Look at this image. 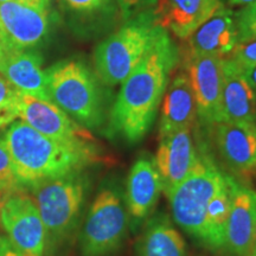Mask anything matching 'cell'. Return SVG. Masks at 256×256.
<instances>
[{
	"label": "cell",
	"mask_w": 256,
	"mask_h": 256,
	"mask_svg": "<svg viewBox=\"0 0 256 256\" xmlns=\"http://www.w3.org/2000/svg\"><path fill=\"white\" fill-rule=\"evenodd\" d=\"M238 40L256 37V2L244 6L236 16Z\"/></svg>",
	"instance_id": "25"
},
{
	"label": "cell",
	"mask_w": 256,
	"mask_h": 256,
	"mask_svg": "<svg viewBox=\"0 0 256 256\" xmlns=\"http://www.w3.org/2000/svg\"><path fill=\"white\" fill-rule=\"evenodd\" d=\"M185 68L190 80L197 115L206 126L220 121V98L223 87V57H185Z\"/></svg>",
	"instance_id": "10"
},
{
	"label": "cell",
	"mask_w": 256,
	"mask_h": 256,
	"mask_svg": "<svg viewBox=\"0 0 256 256\" xmlns=\"http://www.w3.org/2000/svg\"><path fill=\"white\" fill-rule=\"evenodd\" d=\"M234 62L241 68L256 64V37L238 40L232 52Z\"/></svg>",
	"instance_id": "26"
},
{
	"label": "cell",
	"mask_w": 256,
	"mask_h": 256,
	"mask_svg": "<svg viewBox=\"0 0 256 256\" xmlns=\"http://www.w3.org/2000/svg\"><path fill=\"white\" fill-rule=\"evenodd\" d=\"M250 256H256V230H255V238H254V244H252V250Z\"/></svg>",
	"instance_id": "33"
},
{
	"label": "cell",
	"mask_w": 256,
	"mask_h": 256,
	"mask_svg": "<svg viewBox=\"0 0 256 256\" xmlns=\"http://www.w3.org/2000/svg\"><path fill=\"white\" fill-rule=\"evenodd\" d=\"M256 230V191L238 184L226 229L223 250L228 256H250Z\"/></svg>",
	"instance_id": "16"
},
{
	"label": "cell",
	"mask_w": 256,
	"mask_h": 256,
	"mask_svg": "<svg viewBox=\"0 0 256 256\" xmlns=\"http://www.w3.org/2000/svg\"><path fill=\"white\" fill-rule=\"evenodd\" d=\"M108 0H62L66 8L78 14H92L107 4Z\"/></svg>",
	"instance_id": "27"
},
{
	"label": "cell",
	"mask_w": 256,
	"mask_h": 256,
	"mask_svg": "<svg viewBox=\"0 0 256 256\" xmlns=\"http://www.w3.org/2000/svg\"><path fill=\"white\" fill-rule=\"evenodd\" d=\"M11 2V0H0V4H2V2ZM18 2H31V4H36V5H40V2H38V0H18ZM42 6V5H40ZM46 8V6H44Z\"/></svg>",
	"instance_id": "32"
},
{
	"label": "cell",
	"mask_w": 256,
	"mask_h": 256,
	"mask_svg": "<svg viewBox=\"0 0 256 256\" xmlns=\"http://www.w3.org/2000/svg\"><path fill=\"white\" fill-rule=\"evenodd\" d=\"M238 184V182H236L235 178L229 174L226 183L218 188L215 196L211 198L206 208L198 243L208 250L214 252L223 250L226 223L232 209L234 192Z\"/></svg>",
	"instance_id": "22"
},
{
	"label": "cell",
	"mask_w": 256,
	"mask_h": 256,
	"mask_svg": "<svg viewBox=\"0 0 256 256\" xmlns=\"http://www.w3.org/2000/svg\"><path fill=\"white\" fill-rule=\"evenodd\" d=\"M4 198H5V194L0 191V209H2V200H4Z\"/></svg>",
	"instance_id": "35"
},
{
	"label": "cell",
	"mask_w": 256,
	"mask_h": 256,
	"mask_svg": "<svg viewBox=\"0 0 256 256\" xmlns=\"http://www.w3.org/2000/svg\"><path fill=\"white\" fill-rule=\"evenodd\" d=\"M255 124H256V120H255Z\"/></svg>",
	"instance_id": "36"
},
{
	"label": "cell",
	"mask_w": 256,
	"mask_h": 256,
	"mask_svg": "<svg viewBox=\"0 0 256 256\" xmlns=\"http://www.w3.org/2000/svg\"><path fill=\"white\" fill-rule=\"evenodd\" d=\"M159 30L153 19L139 17L101 42L94 54L101 81L110 87L121 84L145 57Z\"/></svg>",
	"instance_id": "5"
},
{
	"label": "cell",
	"mask_w": 256,
	"mask_h": 256,
	"mask_svg": "<svg viewBox=\"0 0 256 256\" xmlns=\"http://www.w3.org/2000/svg\"><path fill=\"white\" fill-rule=\"evenodd\" d=\"M0 223L6 238L23 256H44L46 229L36 202L26 191L5 196L0 209Z\"/></svg>",
	"instance_id": "8"
},
{
	"label": "cell",
	"mask_w": 256,
	"mask_h": 256,
	"mask_svg": "<svg viewBox=\"0 0 256 256\" xmlns=\"http://www.w3.org/2000/svg\"><path fill=\"white\" fill-rule=\"evenodd\" d=\"M24 191L84 171L101 160L92 142L60 140L43 136L23 121H14L0 136Z\"/></svg>",
	"instance_id": "2"
},
{
	"label": "cell",
	"mask_w": 256,
	"mask_h": 256,
	"mask_svg": "<svg viewBox=\"0 0 256 256\" xmlns=\"http://www.w3.org/2000/svg\"><path fill=\"white\" fill-rule=\"evenodd\" d=\"M217 152L230 171L242 178L256 176V124H212Z\"/></svg>",
	"instance_id": "12"
},
{
	"label": "cell",
	"mask_w": 256,
	"mask_h": 256,
	"mask_svg": "<svg viewBox=\"0 0 256 256\" xmlns=\"http://www.w3.org/2000/svg\"><path fill=\"white\" fill-rule=\"evenodd\" d=\"M255 92L238 64L232 60L224 58L220 122L255 124Z\"/></svg>",
	"instance_id": "19"
},
{
	"label": "cell",
	"mask_w": 256,
	"mask_h": 256,
	"mask_svg": "<svg viewBox=\"0 0 256 256\" xmlns=\"http://www.w3.org/2000/svg\"><path fill=\"white\" fill-rule=\"evenodd\" d=\"M0 256H23L16 249L6 236L0 235Z\"/></svg>",
	"instance_id": "28"
},
{
	"label": "cell",
	"mask_w": 256,
	"mask_h": 256,
	"mask_svg": "<svg viewBox=\"0 0 256 256\" xmlns=\"http://www.w3.org/2000/svg\"><path fill=\"white\" fill-rule=\"evenodd\" d=\"M162 192V179L154 160L148 156L138 159L126 180V208L133 224H142L151 217Z\"/></svg>",
	"instance_id": "15"
},
{
	"label": "cell",
	"mask_w": 256,
	"mask_h": 256,
	"mask_svg": "<svg viewBox=\"0 0 256 256\" xmlns=\"http://www.w3.org/2000/svg\"><path fill=\"white\" fill-rule=\"evenodd\" d=\"M255 2L256 0H229V2L232 6H247Z\"/></svg>",
	"instance_id": "31"
},
{
	"label": "cell",
	"mask_w": 256,
	"mask_h": 256,
	"mask_svg": "<svg viewBox=\"0 0 256 256\" xmlns=\"http://www.w3.org/2000/svg\"><path fill=\"white\" fill-rule=\"evenodd\" d=\"M127 208L119 191L104 186L96 194L78 235L81 256H112L122 248L128 235Z\"/></svg>",
	"instance_id": "6"
},
{
	"label": "cell",
	"mask_w": 256,
	"mask_h": 256,
	"mask_svg": "<svg viewBox=\"0 0 256 256\" xmlns=\"http://www.w3.org/2000/svg\"><path fill=\"white\" fill-rule=\"evenodd\" d=\"M18 118L43 136L60 140H87L92 138L87 128L72 119L58 106L19 92Z\"/></svg>",
	"instance_id": "11"
},
{
	"label": "cell",
	"mask_w": 256,
	"mask_h": 256,
	"mask_svg": "<svg viewBox=\"0 0 256 256\" xmlns=\"http://www.w3.org/2000/svg\"><path fill=\"white\" fill-rule=\"evenodd\" d=\"M40 54L34 49L18 50L0 46V75L23 94L51 101Z\"/></svg>",
	"instance_id": "14"
},
{
	"label": "cell",
	"mask_w": 256,
	"mask_h": 256,
	"mask_svg": "<svg viewBox=\"0 0 256 256\" xmlns=\"http://www.w3.org/2000/svg\"><path fill=\"white\" fill-rule=\"evenodd\" d=\"M0 191L8 196L17 191H24L16 177L11 156L0 139Z\"/></svg>",
	"instance_id": "24"
},
{
	"label": "cell",
	"mask_w": 256,
	"mask_h": 256,
	"mask_svg": "<svg viewBox=\"0 0 256 256\" xmlns=\"http://www.w3.org/2000/svg\"><path fill=\"white\" fill-rule=\"evenodd\" d=\"M238 42L236 16L232 10L220 8L215 14L188 38L186 56L230 55Z\"/></svg>",
	"instance_id": "18"
},
{
	"label": "cell",
	"mask_w": 256,
	"mask_h": 256,
	"mask_svg": "<svg viewBox=\"0 0 256 256\" xmlns=\"http://www.w3.org/2000/svg\"><path fill=\"white\" fill-rule=\"evenodd\" d=\"M228 177L229 174L220 171L209 156L200 151L192 171L168 196L176 224L194 241L200 242L202 226L211 198Z\"/></svg>",
	"instance_id": "7"
},
{
	"label": "cell",
	"mask_w": 256,
	"mask_h": 256,
	"mask_svg": "<svg viewBox=\"0 0 256 256\" xmlns=\"http://www.w3.org/2000/svg\"><path fill=\"white\" fill-rule=\"evenodd\" d=\"M142 2V0H118V4L120 6L124 17L127 18L133 14L134 10L140 5Z\"/></svg>",
	"instance_id": "29"
},
{
	"label": "cell",
	"mask_w": 256,
	"mask_h": 256,
	"mask_svg": "<svg viewBox=\"0 0 256 256\" xmlns=\"http://www.w3.org/2000/svg\"><path fill=\"white\" fill-rule=\"evenodd\" d=\"M49 28L48 8L11 0L0 4V46L11 49H34Z\"/></svg>",
	"instance_id": "9"
},
{
	"label": "cell",
	"mask_w": 256,
	"mask_h": 256,
	"mask_svg": "<svg viewBox=\"0 0 256 256\" xmlns=\"http://www.w3.org/2000/svg\"><path fill=\"white\" fill-rule=\"evenodd\" d=\"M19 90L0 75V130L18 119Z\"/></svg>",
	"instance_id": "23"
},
{
	"label": "cell",
	"mask_w": 256,
	"mask_h": 256,
	"mask_svg": "<svg viewBox=\"0 0 256 256\" xmlns=\"http://www.w3.org/2000/svg\"><path fill=\"white\" fill-rule=\"evenodd\" d=\"M241 68V66H240ZM243 76H244L246 80H247L249 86L252 88V90L255 92L256 94V64L255 66H244V68H241Z\"/></svg>",
	"instance_id": "30"
},
{
	"label": "cell",
	"mask_w": 256,
	"mask_h": 256,
	"mask_svg": "<svg viewBox=\"0 0 256 256\" xmlns=\"http://www.w3.org/2000/svg\"><path fill=\"white\" fill-rule=\"evenodd\" d=\"M197 115L196 101L186 72H178L166 88L159 121V138L191 128Z\"/></svg>",
	"instance_id": "20"
},
{
	"label": "cell",
	"mask_w": 256,
	"mask_h": 256,
	"mask_svg": "<svg viewBox=\"0 0 256 256\" xmlns=\"http://www.w3.org/2000/svg\"><path fill=\"white\" fill-rule=\"evenodd\" d=\"M38 2H40L42 6H46V8H48V6H49L50 0H38Z\"/></svg>",
	"instance_id": "34"
},
{
	"label": "cell",
	"mask_w": 256,
	"mask_h": 256,
	"mask_svg": "<svg viewBox=\"0 0 256 256\" xmlns=\"http://www.w3.org/2000/svg\"><path fill=\"white\" fill-rule=\"evenodd\" d=\"M136 252V256H188L186 242L165 214L147 220Z\"/></svg>",
	"instance_id": "21"
},
{
	"label": "cell",
	"mask_w": 256,
	"mask_h": 256,
	"mask_svg": "<svg viewBox=\"0 0 256 256\" xmlns=\"http://www.w3.org/2000/svg\"><path fill=\"white\" fill-rule=\"evenodd\" d=\"M177 60V49L160 28L142 62L121 83L110 112L113 132L130 142H140L148 133Z\"/></svg>",
	"instance_id": "1"
},
{
	"label": "cell",
	"mask_w": 256,
	"mask_h": 256,
	"mask_svg": "<svg viewBox=\"0 0 256 256\" xmlns=\"http://www.w3.org/2000/svg\"><path fill=\"white\" fill-rule=\"evenodd\" d=\"M198 154L200 151L194 146L191 128H183L160 138L154 164L166 197L188 177Z\"/></svg>",
	"instance_id": "13"
},
{
	"label": "cell",
	"mask_w": 256,
	"mask_h": 256,
	"mask_svg": "<svg viewBox=\"0 0 256 256\" xmlns=\"http://www.w3.org/2000/svg\"><path fill=\"white\" fill-rule=\"evenodd\" d=\"M92 188L84 171L49 180L31 190L46 229L44 256H63L78 238Z\"/></svg>",
	"instance_id": "3"
},
{
	"label": "cell",
	"mask_w": 256,
	"mask_h": 256,
	"mask_svg": "<svg viewBox=\"0 0 256 256\" xmlns=\"http://www.w3.org/2000/svg\"><path fill=\"white\" fill-rule=\"evenodd\" d=\"M220 8V0H159L153 20L165 31L188 40Z\"/></svg>",
	"instance_id": "17"
},
{
	"label": "cell",
	"mask_w": 256,
	"mask_h": 256,
	"mask_svg": "<svg viewBox=\"0 0 256 256\" xmlns=\"http://www.w3.org/2000/svg\"><path fill=\"white\" fill-rule=\"evenodd\" d=\"M51 101L84 128L104 122V104L95 76L78 60H60L46 70Z\"/></svg>",
	"instance_id": "4"
}]
</instances>
